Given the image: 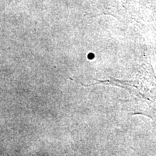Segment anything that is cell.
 Masks as SVG:
<instances>
[{"mask_svg":"<svg viewBox=\"0 0 156 156\" xmlns=\"http://www.w3.org/2000/svg\"><path fill=\"white\" fill-rule=\"evenodd\" d=\"M64 1H65V2H66V0H64Z\"/></svg>","mask_w":156,"mask_h":156,"instance_id":"cell-1","label":"cell"}]
</instances>
